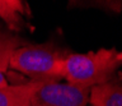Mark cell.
<instances>
[{
	"instance_id": "1",
	"label": "cell",
	"mask_w": 122,
	"mask_h": 106,
	"mask_svg": "<svg viewBox=\"0 0 122 106\" xmlns=\"http://www.w3.org/2000/svg\"><path fill=\"white\" fill-rule=\"evenodd\" d=\"M120 67L114 47H102L84 54L69 52L62 60L61 78L66 83L92 89L95 86L112 82Z\"/></svg>"
},
{
	"instance_id": "2",
	"label": "cell",
	"mask_w": 122,
	"mask_h": 106,
	"mask_svg": "<svg viewBox=\"0 0 122 106\" xmlns=\"http://www.w3.org/2000/svg\"><path fill=\"white\" fill-rule=\"evenodd\" d=\"M67 54L52 45H20L11 52L8 67L32 81H60L62 60Z\"/></svg>"
},
{
	"instance_id": "3",
	"label": "cell",
	"mask_w": 122,
	"mask_h": 106,
	"mask_svg": "<svg viewBox=\"0 0 122 106\" xmlns=\"http://www.w3.org/2000/svg\"><path fill=\"white\" fill-rule=\"evenodd\" d=\"M89 88L59 81H32L30 106H86Z\"/></svg>"
},
{
	"instance_id": "4",
	"label": "cell",
	"mask_w": 122,
	"mask_h": 106,
	"mask_svg": "<svg viewBox=\"0 0 122 106\" xmlns=\"http://www.w3.org/2000/svg\"><path fill=\"white\" fill-rule=\"evenodd\" d=\"M89 104L92 106H122V86L108 82L93 87Z\"/></svg>"
},
{
	"instance_id": "5",
	"label": "cell",
	"mask_w": 122,
	"mask_h": 106,
	"mask_svg": "<svg viewBox=\"0 0 122 106\" xmlns=\"http://www.w3.org/2000/svg\"><path fill=\"white\" fill-rule=\"evenodd\" d=\"M32 81L0 87V106H30Z\"/></svg>"
},
{
	"instance_id": "6",
	"label": "cell",
	"mask_w": 122,
	"mask_h": 106,
	"mask_svg": "<svg viewBox=\"0 0 122 106\" xmlns=\"http://www.w3.org/2000/svg\"><path fill=\"white\" fill-rule=\"evenodd\" d=\"M19 46H20L19 39L11 35L10 31L3 29L1 23H0V67L4 70L8 69L11 52Z\"/></svg>"
},
{
	"instance_id": "7",
	"label": "cell",
	"mask_w": 122,
	"mask_h": 106,
	"mask_svg": "<svg viewBox=\"0 0 122 106\" xmlns=\"http://www.w3.org/2000/svg\"><path fill=\"white\" fill-rule=\"evenodd\" d=\"M69 5L74 8H95L113 14L122 12V0H69Z\"/></svg>"
},
{
	"instance_id": "8",
	"label": "cell",
	"mask_w": 122,
	"mask_h": 106,
	"mask_svg": "<svg viewBox=\"0 0 122 106\" xmlns=\"http://www.w3.org/2000/svg\"><path fill=\"white\" fill-rule=\"evenodd\" d=\"M0 19L10 31H19L23 27V17L11 9L4 0H0Z\"/></svg>"
},
{
	"instance_id": "9",
	"label": "cell",
	"mask_w": 122,
	"mask_h": 106,
	"mask_svg": "<svg viewBox=\"0 0 122 106\" xmlns=\"http://www.w3.org/2000/svg\"><path fill=\"white\" fill-rule=\"evenodd\" d=\"M4 1H5L13 10H15L18 14H20L22 17L24 16V14L28 13V12H27V9H25V6H24L23 0H4Z\"/></svg>"
},
{
	"instance_id": "10",
	"label": "cell",
	"mask_w": 122,
	"mask_h": 106,
	"mask_svg": "<svg viewBox=\"0 0 122 106\" xmlns=\"http://www.w3.org/2000/svg\"><path fill=\"white\" fill-rule=\"evenodd\" d=\"M4 72H5V70L0 67V87H4V86L9 84L8 81H6V77H5V74H4Z\"/></svg>"
},
{
	"instance_id": "11",
	"label": "cell",
	"mask_w": 122,
	"mask_h": 106,
	"mask_svg": "<svg viewBox=\"0 0 122 106\" xmlns=\"http://www.w3.org/2000/svg\"><path fill=\"white\" fill-rule=\"evenodd\" d=\"M117 59H118V61H120V64L122 65V52H118V51H117ZM118 78H120V81H122V72H120Z\"/></svg>"
}]
</instances>
